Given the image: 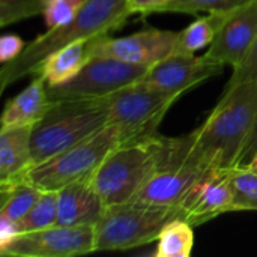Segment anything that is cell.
I'll return each mask as SVG.
<instances>
[{"instance_id": "1", "label": "cell", "mask_w": 257, "mask_h": 257, "mask_svg": "<svg viewBox=\"0 0 257 257\" xmlns=\"http://www.w3.org/2000/svg\"><path fill=\"white\" fill-rule=\"evenodd\" d=\"M257 119V80L224 89L208 119L185 137L172 139L167 163L202 170L238 166Z\"/></svg>"}, {"instance_id": "3", "label": "cell", "mask_w": 257, "mask_h": 257, "mask_svg": "<svg viewBox=\"0 0 257 257\" xmlns=\"http://www.w3.org/2000/svg\"><path fill=\"white\" fill-rule=\"evenodd\" d=\"M170 139L158 134L136 139L113 149L90 176L105 208L130 202L167 163Z\"/></svg>"}, {"instance_id": "31", "label": "cell", "mask_w": 257, "mask_h": 257, "mask_svg": "<svg viewBox=\"0 0 257 257\" xmlns=\"http://www.w3.org/2000/svg\"><path fill=\"white\" fill-rule=\"evenodd\" d=\"M257 152V119H256V123H254V126H253V130H251V134H250V137H248V140H247V143H245V146H244V149H242V154H241V157H239V163H238V166H247L251 160H253V157H254V154Z\"/></svg>"}, {"instance_id": "26", "label": "cell", "mask_w": 257, "mask_h": 257, "mask_svg": "<svg viewBox=\"0 0 257 257\" xmlns=\"http://www.w3.org/2000/svg\"><path fill=\"white\" fill-rule=\"evenodd\" d=\"M84 0H47L44 9V20L48 29L63 26L75 18Z\"/></svg>"}, {"instance_id": "14", "label": "cell", "mask_w": 257, "mask_h": 257, "mask_svg": "<svg viewBox=\"0 0 257 257\" xmlns=\"http://www.w3.org/2000/svg\"><path fill=\"white\" fill-rule=\"evenodd\" d=\"M203 172L187 163H167L145 184L134 199L151 205L182 208Z\"/></svg>"}, {"instance_id": "28", "label": "cell", "mask_w": 257, "mask_h": 257, "mask_svg": "<svg viewBox=\"0 0 257 257\" xmlns=\"http://www.w3.org/2000/svg\"><path fill=\"white\" fill-rule=\"evenodd\" d=\"M24 47H26V42L20 36L12 35V33L3 35L0 38V62H2V65L15 60L23 53Z\"/></svg>"}, {"instance_id": "23", "label": "cell", "mask_w": 257, "mask_h": 257, "mask_svg": "<svg viewBox=\"0 0 257 257\" xmlns=\"http://www.w3.org/2000/svg\"><path fill=\"white\" fill-rule=\"evenodd\" d=\"M57 224V191H42L32 209L18 221L21 233L48 229Z\"/></svg>"}, {"instance_id": "17", "label": "cell", "mask_w": 257, "mask_h": 257, "mask_svg": "<svg viewBox=\"0 0 257 257\" xmlns=\"http://www.w3.org/2000/svg\"><path fill=\"white\" fill-rule=\"evenodd\" d=\"M30 134L32 126L0 128V181L20 178L33 167Z\"/></svg>"}, {"instance_id": "10", "label": "cell", "mask_w": 257, "mask_h": 257, "mask_svg": "<svg viewBox=\"0 0 257 257\" xmlns=\"http://www.w3.org/2000/svg\"><path fill=\"white\" fill-rule=\"evenodd\" d=\"M178 32L148 29L123 38L101 36L89 41V54L113 57L133 65L151 68L175 53Z\"/></svg>"}, {"instance_id": "7", "label": "cell", "mask_w": 257, "mask_h": 257, "mask_svg": "<svg viewBox=\"0 0 257 257\" xmlns=\"http://www.w3.org/2000/svg\"><path fill=\"white\" fill-rule=\"evenodd\" d=\"M146 66L104 56H92L77 75L60 84H47L50 102L105 98L113 92L139 81Z\"/></svg>"}, {"instance_id": "11", "label": "cell", "mask_w": 257, "mask_h": 257, "mask_svg": "<svg viewBox=\"0 0 257 257\" xmlns=\"http://www.w3.org/2000/svg\"><path fill=\"white\" fill-rule=\"evenodd\" d=\"M223 69V63L209 59L206 54L196 56L173 53L148 68L139 83L181 96L185 90L193 89L211 77L220 75Z\"/></svg>"}, {"instance_id": "27", "label": "cell", "mask_w": 257, "mask_h": 257, "mask_svg": "<svg viewBox=\"0 0 257 257\" xmlns=\"http://www.w3.org/2000/svg\"><path fill=\"white\" fill-rule=\"evenodd\" d=\"M253 80H257V38L253 42L250 51L247 53V56L242 59V62L233 68L232 77L229 78L226 89H230L236 84L253 81Z\"/></svg>"}, {"instance_id": "30", "label": "cell", "mask_w": 257, "mask_h": 257, "mask_svg": "<svg viewBox=\"0 0 257 257\" xmlns=\"http://www.w3.org/2000/svg\"><path fill=\"white\" fill-rule=\"evenodd\" d=\"M18 235H21L18 221L12 220L9 217L0 215V248L5 247L6 244H9Z\"/></svg>"}, {"instance_id": "9", "label": "cell", "mask_w": 257, "mask_h": 257, "mask_svg": "<svg viewBox=\"0 0 257 257\" xmlns=\"http://www.w3.org/2000/svg\"><path fill=\"white\" fill-rule=\"evenodd\" d=\"M95 251L93 226H53L21 233L0 248L2 256L72 257Z\"/></svg>"}, {"instance_id": "6", "label": "cell", "mask_w": 257, "mask_h": 257, "mask_svg": "<svg viewBox=\"0 0 257 257\" xmlns=\"http://www.w3.org/2000/svg\"><path fill=\"white\" fill-rule=\"evenodd\" d=\"M176 218H184L182 208L151 205L136 199L107 208L95 224V251L131 250L148 245L157 241L163 227Z\"/></svg>"}, {"instance_id": "20", "label": "cell", "mask_w": 257, "mask_h": 257, "mask_svg": "<svg viewBox=\"0 0 257 257\" xmlns=\"http://www.w3.org/2000/svg\"><path fill=\"white\" fill-rule=\"evenodd\" d=\"M227 14L229 12L208 14V17L199 18L194 23H191L188 27H185L184 30L178 32L175 53L194 54L196 51L205 47H209L214 42Z\"/></svg>"}, {"instance_id": "16", "label": "cell", "mask_w": 257, "mask_h": 257, "mask_svg": "<svg viewBox=\"0 0 257 257\" xmlns=\"http://www.w3.org/2000/svg\"><path fill=\"white\" fill-rule=\"evenodd\" d=\"M48 105L47 81L41 75H35L24 90L6 102L0 128L33 126L45 114Z\"/></svg>"}, {"instance_id": "25", "label": "cell", "mask_w": 257, "mask_h": 257, "mask_svg": "<svg viewBox=\"0 0 257 257\" xmlns=\"http://www.w3.org/2000/svg\"><path fill=\"white\" fill-rule=\"evenodd\" d=\"M47 0H0V26L44 14Z\"/></svg>"}, {"instance_id": "22", "label": "cell", "mask_w": 257, "mask_h": 257, "mask_svg": "<svg viewBox=\"0 0 257 257\" xmlns=\"http://www.w3.org/2000/svg\"><path fill=\"white\" fill-rule=\"evenodd\" d=\"M232 211H257V172L248 166L229 169Z\"/></svg>"}, {"instance_id": "15", "label": "cell", "mask_w": 257, "mask_h": 257, "mask_svg": "<svg viewBox=\"0 0 257 257\" xmlns=\"http://www.w3.org/2000/svg\"><path fill=\"white\" fill-rule=\"evenodd\" d=\"M105 205L92 185L90 176L77 179L57 191L59 226H93L102 218Z\"/></svg>"}, {"instance_id": "5", "label": "cell", "mask_w": 257, "mask_h": 257, "mask_svg": "<svg viewBox=\"0 0 257 257\" xmlns=\"http://www.w3.org/2000/svg\"><path fill=\"white\" fill-rule=\"evenodd\" d=\"M136 139L128 130L108 123L80 143L30 167L23 178L41 191H59L77 179L92 176L113 149Z\"/></svg>"}, {"instance_id": "29", "label": "cell", "mask_w": 257, "mask_h": 257, "mask_svg": "<svg viewBox=\"0 0 257 257\" xmlns=\"http://www.w3.org/2000/svg\"><path fill=\"white\" fill-rule=\"evenodd\" d=\"M172 0H126L131 14L148 15L151 12H160V9Z\"/></svg>"}, {"instance_id": "18", "label": "cell", "mask_w": 257, "mask_h": 257, "mask_svg": "<svg viewBox=\"0 0 257 257\" xmlns=\"http://www.w3.org/2000/svg\"><path fill=\"white\" fill-rule=\"evenodd\" d=\"M89 59V41L74 42L48 56L35 75H41L50 86L60 84L77 75Z\"/></svg>"}, {"instance_id": "8", "label": "cell", "mask_w": 257, "mask_h": 257, "mask_svg": "<svg viewBox=\"0 0 257 257\" xmlns=\"http://www.w3.org/2000/svg\"><path fill=\"white\" fill-rule=\"evenodd\" d=\"M178 98L179 95L166 93L136 81L105 96L108 123L128 130L137 139L154 136Z\"/></svg>"}, {"instance_id": "13", "label": "cell", "mask_w": 257, "mask_h": 257, "mask_svg": "<svg viewBox=\"0 0 257 257\" xmlns=\"http://www.w3.org/2000/svg\"><path fill=\"white\" fill-rule=\"evenodd\" d=\"M184 218L194 227L232 211L229 169H209L202 173L184 205Z\"/></svg>"}, {"instance_id": "2", "label": "cell", "mask_w": 257, "mask_h": 257, "mask_svg": "<svg viewBox=\"0 0 257 257\" xmlns=\"http://www.w3.org/2000/svg\"><path fill=\"white\" fill-rule=\"evenodd\" d=\"M130 15L126 0H84L74 20L48 29L26 44L23 53L15 60L2 65L0 89L5 90L9 84L26 75H35L48 56L69 44L108 36L120 29Z\"/></svg>"}, {"instance_id": "24", "label": "cell", "mask_w": 257, "mask_h": 257, "mask_svg": "<svg viewBox=\"0 0 257 257\" xmlns=\"http://www.w3.org/2000/svg\"><path fill=\"white\" fill-rule=\"evenodd\" d=\"M251 0H172L164 5L160 12H182V14H199V12H230L239 6L247 5Z\"/></svg>"}, {"instance_id": "19", "label": "cell", "mask_w": 257, "mask_h": 257, "mask_svg": "<svg viewBox=\"0 0 257 257\" xmlns=\"http://www.w3.org/2000/svg\"><path fill=\"white\" fill-rule=\"evenodd\" d=\"M41 193L23 176L0 181V215L20 221L32 209Z\"/></svg>"}, {"instance_id": "4", "label": "cell", "mask_w": 257, "mask_h": 257, "mask_svg": "<svg viewBox=\"0 0 257 257\" xmlns=\"http://www.w3.org/2000/svg\"><path fill=\"white\" fill-rule=\"evenodd\" d=\"M108 125L105 98L50 102L45 114L32 126L33 166L80 143Z\"/></svg>"}, {"instance_id": "21", "label": "cell", "mask_w": 257, "mask_h": 257, "mask_svg": "<svg viewBox=\"0 0 257 257\" xmlns=\"http://www.w3.org/2000/svg\"><path fill=\"white\" fill-rule=\"evenodd\" d=\"M193 224L184 218L167 223L157 239V257H190L194 245Z\"/></svg>"}, {"instance_id": "12", "label": "cell", "mask_w": 257, "mask_h": 257, "mask_svg": "<svg viewBox=\"0 0 257 257\" xmlns=\"http://www.w3.org/2000/svg\"><path fill=\"white\" fill-rule=\"evenodd\" d=\"M257 38V0L230 11L221 24L214 42L205 53L209 59L238 66Z\"/></svg>"}, {"instance_id": "32", "label": "cell", "mask_w": 257, "mask_h": 257, "mask_svg": "<svg viewBox=\"0 0 257 257\" xmlns=\"http://www.w3.org/2000/svg\"><path fill=\"white\" fill-rule=\"evenodd\" d=\"M247 166H248V167H251L253 170H256V172H257V152H256V154H254L253 160H251V161H250V163H248Z\"/></svg>"}]
</instances>
